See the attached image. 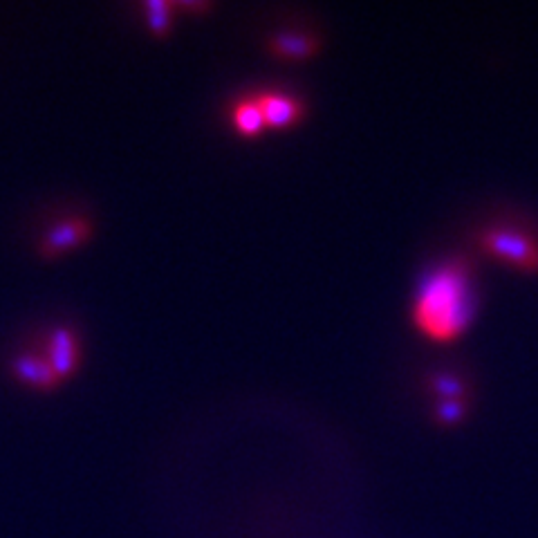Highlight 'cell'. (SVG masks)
Returning a JSON list of instances; mask_svg holds the SVG:
<instances>
[{"label":"cell","instance_id":"obj_1","mask_svg":"<svg viewBox=\"0 0 538 538\" xmlns=\"http://www.w3.org/2000/svg\"><path fill=\"white\" fill-rule=\"evenodd\" d=\"M476 314L469 265L449 261L424 276L413 299V323L424 337L451 343L465 335Z\"/></svg>","mask_w":538,"mask_h":538},{"label":"cell","instance_id":"obj_2","mask_svg":"<svg viewBox=\"0 0 538 538\" xmlns=\"http://www.w3.org/2000/svg\"><path fill=\"white\" fill-rule=\"evenodd\" d=\"M480 245L491 256L525 272H538V245L525 234L512 229H489L480 234Z\"/></svg>","mask_w":538,"mask_h":538},{"label":"cell","instance_id":"obj_3","mask_svg":"<svg viewBox=\"0 0 538 538\" xmlns=\"http://www.w3.org/2000/svg\"><path fill=\"white\" fill-rule=\"evenodd\" d=\"M254 99L261 108L267 128H290L299 124L305 115L301 101L283 95V92H258Z\"/></svg>","mask_w":538,"mask_h":538},{"label":"cell","instance_id":"obj_4","mask_svg":"<svg viewBox=\"0 0 538 538\" xmlns=\"http://www.w3.org/2000/svg\"><path fill=\"white\" fill-rule=\"evenodd\" d=\"M45 361L52 368V373L57 375V379H68L74 370L79 366V343L74 332L68 328H59L52 332L50 343H48V355Z\"/></svg>","mask_w":538,"mask_h":538},{"label":"cell","instance_id":"obj_5","mask_svg":"<svg viewBox=\"0 0 538 538\" xmlns=\"http://www.w3.org/2000/svg\"><path fill=\"white\" fill-rule=\"evenodd\" d=\"M267 48L274 54V57H281L287 61H305V59H312L314 54L319 52L321 43L319 39H314L312 34L281 32V34H274L272 39L267 41Z\"/></svg>","mask_w":538,"mask_h":538},{"label":"cell","instance_id":"obj_6","mask_svg":"<svg viewBox=\"0 0 538 538\" xmlns=\"http://www.w3.org/2000/svg\"><path fill=\"white\" fill-rule=\"evenodd\" d=\"M90 234H92V225L88 220H83V218L68 220V222H63V225H59L57 229L50 231L48 238L43 240L41 252L45 256H57L61 252H66V249L81 245Z\"/></svg>","mask_w":538,"mask_h":538},{"label":"cell","instance_id":"obj_7","mask_svg":"<svg viewBox=\"0 0 538 538\" xmlns=\"http://www.w3.org/2000/svg\"><path fill=\"white\" fill-rule=\"evenodd\" d=\"M14 368H16L18 379H23L25 384L39 388V391H52V388L59 384L57 375L52 373V368L48 366L45 357H34V355L18 357Z\"/></svg>","mask_w":538,"mask_h":538},{"label":"cell","instance_id":"obj_8","mask_svg":"<svg viewBox=\"0 0 538 538\" xmlns=\"http://www.w3.org/2000/svg\"><path fill=\"white\" fill-rule=\"evenodd\" d=\"M231 124H234L236 133L243 137H256L263 128H267L261 108H258L254 97L236 101L234 108H231Z\"/></svg>","mask_w":538,"mask_h":538},{"label":"cell","instance_id":"obj_9","mask_svg":"<svg viewBox=\"0 0 538 538\" xmlns=\"http://www.w3.org/2000/svg\"><path fill=\"white\" fill-rule=\"evenodd\" d=\"M148 30L153 32L157 39H164L171 32V5L162 3V0H151L144 5Z\"/></svg>","mask_w":538,"mask_h":538},{"label":"cell","instance_id":"obj_10","mask_svg":"<svg viewBox=\"0 0 538 538\" xmlns=\"http://www.w3.org/2000/svg\"><path fill=\"white\" fill-rule=\"evenodd\" d=\"M431 388H433L435 395L442 397V400H460V397L467 393L465 382H462L460 377L447 375V373L435 375L431 379Z\"/></svg>","mask_w":538,"mask_h":538},{"label":"cell","instance_id":"obj_11","mask_svg":"<svg viewBox=\"0 0 538 538\" xmlns=\"http://www.w3.org/2000/svg\"><path fill=\"white\" fill-rule=\"evenodd\" d=\"M465 417V404L460 400H442L435 408V420L444 426L458 424Z\"/></svg>","mask_w":538,"mask_h":538},{"label":"cell","instance_id":"obj_12","mask_svg":"<svg viewBox=\"0 0 538 538\" xmlns=\"http://www.w3.org/2000/svg\"><path fill=\"white\" fill-rule=\"evenodd\" d=\"M182 9H189V12H207V9L211 7L209 3H182L180 5Z\"/></svg>","mask_w":538,"mask_h":538}]
</instances>
